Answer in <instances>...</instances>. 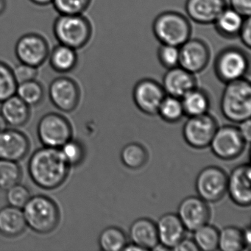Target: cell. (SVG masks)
Segmentation results:
<instances>
[{"label":"cell","instance_id":"6da1fadb","mask_svg":"<svg viewBox=\"0 0 251 251\" xmlns=\"http://www.w3.org/2000/svg\"><path fill=\"white\" fill-rule=\"evenodd\" d=\"M32 181L45 190L58 189L67 180L70 168L59 148L45 147L33 152L28 161Z\"/></svg>","mask_w":251,"mask_h":251},{"label":"cell","instance_id":"7a4b0ae2","mask_svg":"<svg viewBox=\"0 0 251 251\" xmlns=\"http://www.w3.org/2000/svg\"><path fill=\"white\" fill-rule=\"evenodd\" d=\"M222 114L229 121L240 123L251 119V84L244 78L226 83L220 100Z\"/></svg>","mask_w":251,"mask_h":251},{"label":"cell","instance_id":"3957f363","mask_svg":"<svg viewBox=\"0 0 251 251\" xmlns=\"http://www.w3.org/2000/svg\"><path fill=\"white\" fill-rule=\"evenodd\" d=\"M23 211L27 227L39 234L51 233L59 224L58 205L46 195L31 196Z\"/></svg>","mask_w":251,"mask_h":251},{"label":"cell","instance_id":"277c9868","mask_svg":"<svg viewBox=\"0 0 251 251\" xmlns=\"http://www.w3.org/2000/svg\"><path fill=\"white\" fill-rule=\"evenodd\" d=\"M53 33L58 43L77 50L90 41L92 26L83 14H59L54 22Z\"/></svg>","mask_w":251,"mask_h":251},{"label":"cell","instance_id":"5b68a950","mask_svg":"<svg viewBox=\"0 0 251 251\" xmlns=\"http://www.w3.org/2000/svg\"><path fill=\"white\" fill-rule=\"evenodd\" d=\"M152 31L161 45L180 47L190 39L192 26L183 14L176 11H165L154 20Z\"/></svg>","mask_w":251,"mask_h":251},{"label":"cell","instance_id":"8992f818","mask_svg":"<svg viewBox=\"0 0 251 251\" xmlns=\"http://www.w3.org/2000/svg\"><path fill=\"white\" fill-rule=\"evenodd\" d=\"M214 73L220 81L227 83L244 78L250 69L249 57L237 47L222 50L216 57Z\"/></svg>","mask_w":251,"mask_h":251},{"label":"cell","instance_id":"52a82bcc","mask_svg":"<svg viewBox=\"0 0 251 251\" xmlns=\"http://www.w3.org/2000/svg\"><path fill=\"white\" fill-rule=\"evenodd\" d=\"M37 134L43 146L60 148L73 139V127L64 116L57 113H49L39 120Z\"/></svg>","mask_w":251,"mask_h":251},{"label":"cell","instance_id":"ba28073f","mask_svg":"<svg viewBox=\"0 0 251 251\" xmlns=\"http://www.w3.org/2000/svg\"><path fill=\"white\" fill-rule=\"evenodd\" d=\"M227 175L223 169L209 166L202 169L195 181L198 196L207 202H216L227 193Z\"/></svg>","mask_w":251,"mask_h":251},{"label":"cell","instance_id":"9c48e42d","mask_svg":"<svg viewBox=\"0 0 251 251\" xmlns=\"http://www.w3.org/2000/svg\"><path fill=\"white\" fill-rule=\"evenodd\" d=\"M246 145L238 127L224 126L217 127L209 147L217 158L229 161L239 157Z\"/></svg>","mask_w":251,"mask_h":251},{"label":"cell","instance_id":"30bf717a","mask_svg":"<svg viewBox=\"0 0 251 251\" xmlns=\"http://www.w3.org/2000/svg\"><path fill=\"white\" fill-rule=\"evenodd\" d=\"M217 127V121L208 113L189 117L183 125V138L192 148L204 149L209 147Z\"/></svg>","mask_w":251,"mask_h":251},{"label":"cell","instance_id":"8fae6325","mask_svg":"<svg viewBox=\"0 0 251 251\" xmlns=\"http://www.w3.org/2000/svg\"><path fill=\"white\" fill-rule=\"evenodd\" d=\"M50 52V49L48 41L38 33L25 34L16 44L15 53L20 62L37 68L48 61Z\"/></svg>","mask_w":251,"mask_h":251},{"label":"cell","instance_id":"7c38bea8","mask_svg":"<svg viewBox=\"0 0 251 251\" xmlns=\"http://www.w3.org/2000/svg\"><path fill=\"white\" fill-rule=\"evenodd\" d=\"M49 97L54 106L58 109L64 112H72L80 102V88L70 77H57L50 85Z\"/></svg>","mask_w":251,"mask_h":251},{"label":"cell","instance_id":"4fadbf2b","mask_svg":"<svg viewBox=\"0 0 251 251\" xmlns=\"http://www.w3.org/2000/svg\"><path fill=\"white\" fill-rule=\"evenodd\" d=\"M162 86L152 79L139 80L133 88V99L137 108L144 114H158V108L166 96Z\"/></svg>","mask_w":251,"mask_h":251},{"label":"cell","instance_id":"5bb4252c","mask_svg":"<svg viewBox=\"0 0 251 251\" xmlns=\"http://www.w3.org/2000/svg\"><path fill=\"white\" fill-rule=\"evenodd\" d=\"M179 66L195 75L203 71L210 61L209 48L205 42L198 39H189L179 47Z\"/></svg>","mask_w":251,"mask_h":251},{"label":"cell","instance_id":"9a60e30c","mask_svg":"<svg viewBox=\"0 0 251 251\" xmlns=\"http://www.w3.org/2000/svg\"><path fill=\"white\" fill-rule=\"evenodd\" d=\"M208 202L199 196H189L180 202L177 216L186 230H194L208 223L210 219Z\"/></svg>","mask_w":251,"mask_h":251},{"label":"cell","instance_id":"2e32d148","mask_svg":"<svg viewBox=\"0 0 251 251\" xmlns=\"http://www.w3.org/2000/svg\"><path fill=\"white\" fill-rule=\"evenodd\" d=\"M251 166L241 164L227 176V193L231 201L242 207L251 205Z\"/></svg>","mask_w":251,"mask_h":251},{"label":"cell","instance_id":"e0dca14e","mask_svg":"<svg viewBox=\"0 0 251 251\" xmlns=\"http://www.w3.org/2000/svg\"><path fill=\"white\" fill-rule=\"evenodd\" d=\"M30 149L27 136L15 128L0 132V159L19 161L24 159Z\"/></svg>","mask_w":251,"mask_h":251},{"label":"cell","instance_id":"ac0fdd59","mask_svg":"<svg viewBox=\"0 0 251 251\" xmlns=\"http://www.w3.org/2000/svg\"><path fill=\"white\" fill-rule=\"evenodd\" d=\"M226 7V0H186L185 11L195 23L210 25L214 24Z\"/></svg>","mask_w":251,"mask_h":251},{"label":"cell","instance_id":"d6986e66","mask_svg":"<svg viewBox=\"0 0 251 251\" xmlns=\"http://www.w3.org/2000/svg\"><path fill=\"white\" fill-rule=\"evenodd\" d=\"M161 86L166 95L181 99L197 87V80L195 75L177 66L167 70L163 77Z\"/></svg>","mask_w":251,"mask_h":251},{"label":"cell","instance_id":"ffe728a7","mask_svg":"<svg viewBox=\"0 0 251 251\" xmlns=\"http://www.w3.org/2000/svg\"><path fill=\"white\" fill-rule=\"evenodd\" d=\"M159 245L165 249L173 250L178 242L186 236V227L177 214L167 213L160 217L156 223Z\"/></svg>","mask_w":251,"mask_h":251},{"label":"cell","instance_id":"44dd1931","mask_svg":"<svg viewBox=\"0 0 251 251\" xmlns=\"http://www.w3.org/2000/svg\"><path fill=\"white\" fill-rule=\"evenodd\" d=\"M129 237L132 243L138 245L144 251L154 250L158 245L156 225L149 218L137 219L129 229Z\"/></svg>","mask_w":251,"mask_h":251},{"label":"cell","instance_id":"7402d4cb","mask_svg":"<svg viewBox=\"0 0 251 251\" xmlns=\"http://www.w3.org/2000/svg\"><path fill=\"white\" fill-rule=\"evenodd\" d=\"M27 223L23 209L8 205L0 209V234L17 237L25 231Z\"/></svg>","mask_w":251,"mask_h":251},{"label":"cell","instance_id":"603a6c76","mask_svg":"<svg viewBox=\"0 0 251 251\" xmlns=\"http://www.w3.org/2000/svg\"><path fill=\"white\" fill-rule=\"evenodd\" d=\"M0 113L8 126L17 128L25 126L30 117V106L17 95L1 102Z\"/></svg>","mask_w":251,"mask_h":251},{"label":"cell","instance_id":"cb8c5ba5","mask_svg":"<svg viewBox=\"0 0 251 251\" xmlns=\"http://www.w3.org/2000/svg\"><path fill=\"white\" fill-rule=\"evenodd\" d=\"M245 19L230 7H226L214 23L216 31L225 39H235L239 36Z\"/></svg>","mask_w":251,"mask_h":251},{"label":"cell","instance_id":"d4e9b609","mask_svg":"<svg viewBox=\"0 0 251 251\" xmlns=\"http://www.w3.org/2000/svg\"><path fill=\"white\" fill-rule=\"evenodd\" d=\"M48 59L52 70L61 74L73 71L78 61L75 50L61 44H58L50 50Z\"/></svg>","mask_w":251,"mask_h":251},{"label":"cell","instance_id":"484cf974","mask_svg":"<svg viewBox=\"0 0 251 251\" xmlns=\"http://www.w3.org/2000/svg\"><path fill=\"white\" fill-rule=\"evenodd\" d=\"M180 100L184 114L189 117L206 114L209 109V96L205 91L198 87L188 92Z\"/></svg>","mask_w":251,"mask_h":251},{"label":"cell","instance_id":"4316f807","mask_svg":"<svg viewBox=\"0 0 251 251\" xmlns=\"http://www.w3.org/2000/svg\"><path fill=\"white\" fill-rule=\"evenodd\" d=\"M127 244V236L118 227H108L104 229L98 238V245L102 251H121Z\"/></svg>","mask_w":251,"mask_h":251},{"label":"cell","instance_id":"83f0119b","mask_svg":"<svg viewBox=\"0 0 251 251\" xmlns=\"http://www.w3.org/2000/svg\"><path fill=\"white\" fill-rule=\"evenodd\" d=\"M120 157L126 167L130 170H139L148 162V152L140 144L130 143L123 148Z\"/></svg>","mask_w":251,"mask_h":251},{"label":"cell","instance_id":"f1b7e54d","mask_svg":"<svg viewBox=\"0 0 251 251\" xmlns=\"http://www.w3.org/2000/svg\"><path fill=\"white\" fill-rule=\"evenodd\" d=\"M218 249L223 251L245 250L242 230L236 226H227L219 231Z\"/></svg>","mask_w":251,"mask_h":251},{"label":"cell","instance_id":"f546056e","mask_svg":"<svg viewBox=\"0 0 251 251\" xmlns=\"http://www.w3.org/2000/svg\"><path fill=\"white\" fill-rule=\"evenodd\" d=\"M194 242L198 251H214L218 249L219 230L215 226L206 223L193 231Z\"/></svg>","mask_w":251,"mask_h":251},{"label":"cell","instance_id":"4dcf8cb0","mask_svg":"<svg viewBox=\"0 0 251 251\" xmlns=\"http://www.w3.org/2000/svg\"><path fill=\"white\" fill-rule=\"evenodd\" d=\"M16 95L29 106H36L43 101L45 89L36 79L18 84Z\"/></svg>","mask_w":251,"mask_h":251},{"label":"cell","instance_id":"1f68e13d","mask_svg":"<svg viewBox=\"0 0 251 251\" xmlns=\"http://www.w3.org/2000/svg\"><path fill=\"white\" fill-rule=\"evenodd\" d=\"M157 114L167 123H177L185 115L181 100L166 95L160 105Z\"/></svg>","mask_w":251,"mask_h":251},{"label":"cell","instance_id":"d6a6232c","mask_svg":"<svg viewBox=\"0 0 251 251\" xmlns=\"http://www.w3.org/2000/svg\"><path fill=\"white\" fill-rule=\"evenodd\" d=\"M22 169L18 162L0 159V189L6 191L20 183Z\"/></svg>","mask_w":251,"mask_h":251},{"label":"cell","instance_id":"836d02e7","mask_svg":"<svg viewBox=\"0 0 251 251\" xmlns=\"http://www.w3.org/2000/svg\"><path fill=\"white\" fill-rule=\"evenodd\" d=\"M17 86L12 68L0 61V103L16 95Z\"/></svg>","mask_w":251,"mask_h":251},{"label":"cell","instance_id":"e575fe53","mask_svg":"<svg viewBox=\"0 0 251 251\" xmlns=\"http://www.w3.org/2000/svg\"><path fill=\"white\" fill-rule=\"evenodd\" d=\"M59 149L70 167L80 165L86 156L84 147L75 139H70Z\"/></svg>","mask_w":251,"mask_h":251},{"label":"cell","instance_id":"d590c367","mask_svg":"<svg viewBox=\"0 0 251 251\" xmlns=\"http://www.w3.org/2000/svg\"><path fill=\"white\" fill-rule=\"evenodd\" d=\"M92 0H53L52 5L59 14H83Z\"/></svg>","mask_w":251,"mask_h":251},{"label":"cell","instance_id":"8d00e7d4","mask_svg":"<svg viewBox=\"0 0 251 251\" xmlns=\"http://www.w3.org/2000/svg\"><path fill=\"white\" fill-rule=\"evenodd\" d=\"M30 198L31 195L29 189L20 183L6 190V201L8 205L16 208L23 209Z\"/></svg>","mask_w":251,"mask_h":251},{"label":"cell","instance_id":"74e56055","mask_svg":"<svg viewBox=\"0 0 251 251\" xmlns=\"http://www.w3.org/2000/svg\"><path fill=\"white\" fill-rule=\"evenodd\" d=\"M158 58L161 65L167 70L177 67L180 61L179 47L161 44L158 48Z\"/></svg>","mask_w":251,"mask_h":251},{"label":"cell","instance_id":"f35d334b","mask_svg":"<svg viewBox=\"0 0 251 251\" xmlns=\"http://www.w3.org/2000/svg\"><path fill=\"white\" fill-rule=\"evenodd\" d=\"M12 71L17 84L36 80L39 75V68L21 62L12 69Z\"/></svg>","mask_w":251,"mask_h":251},{"label":"cell","instance_id":"ab89813d","mask_svg":"<svg viewBox=\"0 0 251 251\" xmlns=\"http://www.w3.org/2000/svg\"><path fill=\"white\" fill-rule=\"evenodd\" d=\"M230 8L242 17H251V0H229Z\"/></svg>","mask_w":251,"mask_h":251},{"label":"cell","instance_id":"60d3db41","mask_svg":"<svg viewBox=\"0 0 251 251\" xmlns=\"http://www.w3.org/2000/svg\"><path fill=\"white\" fill-rule=\"evenodd\" d=\"M242 43L248 49L251 46V17H246L244 20L243 25L241 27L239 36Z\"/></svg>","mask_w":251,"mask_h":251},{"label":"cell","instance_id":"b9f144b4","mask_svg":"<svg viewBox=\"0 0 251 251\" xmlns=\"http://www.w3.org/2000/svg\"><path fill=\"white\" fill-rule=\"evenodd\" d=\"M176 251H198V248L192 238L184 236L177 245L173 248Z\"/></svg>","mask_w":251,"mask_h":251},{"label":"cell","instance_id":"7bdbcfd3","mask_svg":"<svg viewBox=\"0 0 251 251\" xmlns=\"http://www.w3.org/2000/svg\"><path fill=\"white\" fill-rule=\"evenodd\" d=\"M239 126L238 127L241 134L243 136L246 143H249L251 139V119L245 120L242 123H239Z\"/></svg>","mask_w":251,"mask_h":251},{"label":"cell","instance_id":"ee69618b","mask_svg":"<svg viewBox=\"0 0 251 251\" xmlns=\"http://www.w3.org/2000/svg\"><path fill=\"white\" fill-rule=\"evenodd\" d=\"M243 233L244 242H245V249L251 247V227H247L242 230Z\"/></svg>","mask_w":251,"mask_h":251},{"label":"cell","instance_id":"f6af8a7d","mask_svg":"<svg viewBox=\"0 0 251 251\" xmlns=\"http://www.w3.org/2000/svg\"><path fill=\"white\" fill-rule=\"evenodd\" d=\"M32 3L39 6H47L52 3L53 0H30Z\"/></svg>","mask_w":251,"mask_h":251},{"label":"cell","instance_id":"bcb514c9","mask_svg":"<svg viewBox=\"0 0 251 251\" xmlns=\"http://www.w3.org/2000/svg\"><path fill=\"white\" fill-rule=\"evenodd\" d=\"M8 126L6 121H5V119H4V117H2V114L0 113V132H2V130L8 128Z\"/></svg>","mask_w":251,"mask_h":251},{"label":"cell","instance_id":"7dc6e473","mask_svg":"<svg viewBox=\"0 0 251 251\" xmlns=\"http://www.w3.org/2000/svg\"><path fill=\"white\" fill-rule=\"evenodd\" d=\"M7 5V0H0V17L6 11Z\"/></svg>","mask_w":251,"mask_h":251}]
</instances>
